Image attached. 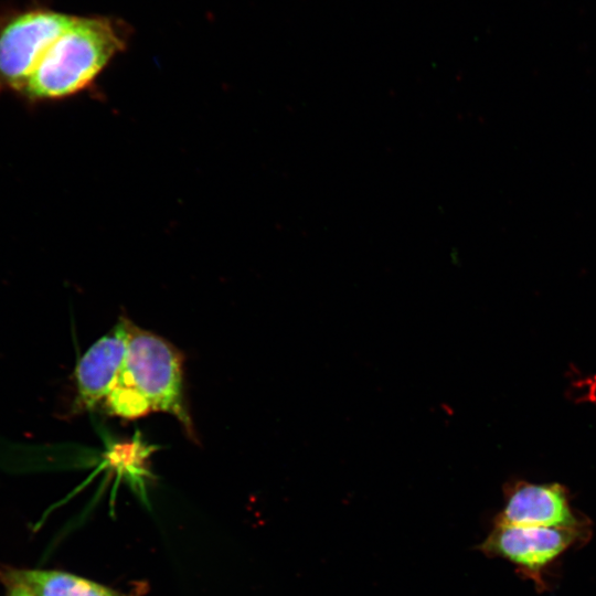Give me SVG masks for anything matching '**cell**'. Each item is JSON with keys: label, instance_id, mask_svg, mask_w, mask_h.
Wrapping results in <instances>:
<instances>
[{"label": "cell", "instance_id": "9c48e42d", "mask_svg": "<svg viewBox=\"0 0 596 596\" xmlns=\"http://www.w3.org/2000/svg\"><path fill=\"white\" fill-rule=\"evenodd\" d=\"M9 589H17L20 592L21 596H30L29 594H26L25 592L21 590V589H18V588H9Z\"/></svg>", "mask_w": 596, "mask_h": 596}, {"label": "cell", "instance_id": "52a82bcc", "mask_svg": "<svg viewBox=\"0 0 596 596\" xmlns=\"http://www.w3.org/2000/svg\"><path fill=\"white\" fill-rule=\"evenodd\" d=\"M1 579L9 588L30 596H118L92 581L57 571L7 570Z\"/></svg>", "mask_w": 596, "mask_h": 596}, {"label": "cell", "instance_id": "3957f363", "mask_svg": "<svg viewBox=\"0 0 596 596\" xmlns=\"http://www.w3.org/2000/svg\"><path fill=\"white\" fill-rule=\"evenodd\" d=\"M592 526L543 528L493 524L477 549L488 557H499L513 564L517 572L531 579L543 592L547 585L544 573L565 552L587 543Z\"/></svg>", "mask_w": 596, "mask_h": 596}, {"label": "cell", "instance_id": "7a4b0ae2", "mask_svg": "<svg viewBox=\"0 0 596 596\" xmlns=\"http://www.w3.org/2000/svg\"><path fill=\"white\" fill-rule=\"evenodd\" d=\"M125 40L119 23L110 18H75L43 55L22 92L33 100H46L83 91L125 49Z\"/></svg>", "mask_w": 596, "mask_h": 596}, {"label": "cell", "instance_id": "5b68a950", "mask_svg": "<svg viewBox=\"0 0 596 596\" xmlns=\"http://www.w3.org/2000/svg\"><path fill=\"white\" fill-rule=\"evenodd\" d=\"M493 524L586 528L588 519L571 504L567 489L557 482L531 483L515 481L504 489V504Z\"/></svg>", "mask_w": 596, "mask_h": 596}, {"label": "cell", "instance_id": "277c9868", "mask_svg": "<svg viewBox=\"0 0 596 596\" xmlns=\"http://www.w3.org/2000/svg\"><path fill=\"white\" fill-rule=\"evenodd\" d=\"M74 19L38 10L11 20L0 32V84L22 91L43 55Z\"/></svg>", "mask_w": 596, "mask_h": 596}, {"label": "cell", "instance_id": "ba28073f", "mask_svg": "<svg viewBox=\"0 0 596 596\" xmlns=\"http://www.w3.org/2000/svg\"><path fill=\"white\" fill-rule=\"evenodd\" d=\"M9 596H21V594L17 589H9Z\"/></svg>", "mask_w": 596, "mask_h": 596}, {"label": "cell", "instance_id": "8992f818", "mask_svg": "<svg viewBox=\"0 0 596 596\" xmlns=\"http://www.w3.org/2000/svg\"><path fill=\"white\" fill-rule=\"evenodd\" d=\"M128 321L121 318L78 360L74 372L73 413L95 408L106 398L125 359Z\"/></svg>", "mask_w": 596, "mask_h": 596}, {"label": "cell", "instance_id": "6da1fadb", "mask_svg": "<svg viewBox=\"0 0 596 596\" xmlns=\"http://www.w3.org/2000/svg\"><path fill=\"white\" fill-rule=\"evenodd\" d=\"M182 361L180 351L166 339L128 321L125 359L103 402L104 408L127 419L166 412L192 434L183 401Z\"/></svg>", "mask_w": 596, "mask_h": 596}]
</instances>
